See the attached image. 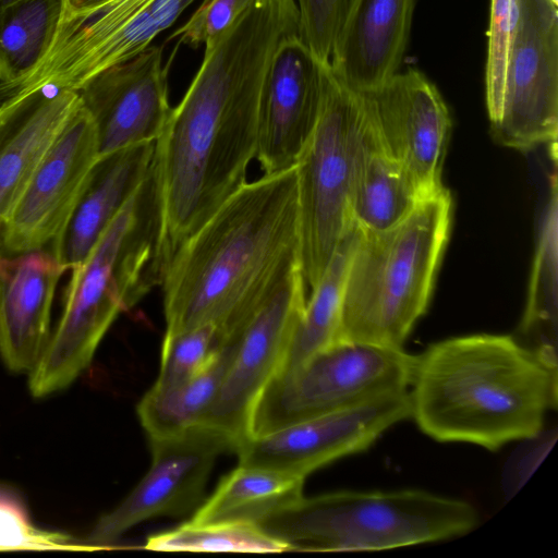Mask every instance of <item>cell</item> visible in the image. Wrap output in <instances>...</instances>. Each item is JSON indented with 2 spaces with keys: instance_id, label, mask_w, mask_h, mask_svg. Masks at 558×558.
<instances>
[{
  "instance_id": "cell-2",
  "label": "cell",
  "mask_w": 558,
  "mask_h": 558,
  "mask_svg": "<svg viewBox=\"0 0 558 558\" xmlns=\"http://www.w3.org/2000/svg\"><path fill=\"white\" fill-rule=\"evenodd\" d=\"M299 265L294 167L246 182L178 248L160 283L166 333L210 324L227 340Z\"/></svg>"
},
{
  "instance_id": "cell-4",
  "label": "cell",
  "mask_w": 558,
  "mask_h": 558,
  "mask_svg": "<svg viewBox=\"0 0 558 558\" xmlns=\"http://www.w3.org/2000/svg\"><path fill=\"white\" fill-rule=\"evenodd\" d=\"M161 211L155 165L87 258L72 270L62 314L28 373L33 397L68 388L89 366L106 332L161 283Z\"/></svg>"
},
{
  "instance_id": "cell-19",
  "label": "cell",
  "mask_w": 558,
  "mask_h": 558,
  "mask_svg": "<svg viewBox=\"0 0 558 558\" xmlns=\"http://www.w3.org/2000/svg\"><path fill=\"white\" fill-rule=\"evenodd\" d=\"M417 0H350L329 65L350 88L369 94L402 64Z\"/></svg>"
},
{
  "instance_id": "cell-14",
  "label": "cell",
  "mask_w": 558,
  "mask_h": 558,
  "mask_svg": "<svg viewBox=\"0 0 558 558\" xmlns=\"http://www.w3.org/2000/svg\"><path fill=\"white\" fill-rule=\"evenodd\" d=\"M149 444L147 473L116 508L97 520L87 544L106 549L143 521L192 511L203 498L218 456L233 451L223 435L202 425L174 436L149 438Z\"/></svg>"
},
{
  "instance_id": "cell-22",
  "label": "cell",
  "mask_w": 558,
  "mask_h": 558,
  "mask_svg": "<svg viewBox=\"0 0 558 558\" xmlns=\"http://www.w3.org/2000/svg\"><path fill=\"white\" fill-rule=\"evenodd\" d=\"M421 198L404 168L384 146L366 96L352 166L351 221L362 232L384 231L404 219Z\"/></svg>"
},
{
  "instance_id": "cell-30",
  "label": "cell",
  "mask_w": 558,
  "mask_h": 558,
  "mask_svg": "<svg viewBox=\"0 0 558 558\" xmlns=\"http://www.w3.org/2000/svg\"><path fill=\"white\" fill-rule=\"evenodd\" d=\"M518 0H490L485 99L490 125L500 116L506 69L517 24Z\"/></svg>"
},
{
  "instance_id": "cell-26",
  "label": "cell",
  "mask_w": 558,
  "mask_h": 558,
  "mask_svg": "<svg viewBox=\"0 0 558 558\" xmlns=\"http://www.w3.org/2000/svg\"><path fill=\"white\" fill-rule=\"evenodd\" d=\"M548 199L533 269L527 302L517 338L524 344L557 352V259L558 196L557 174L550 175Z\"/></svg>"
},
{
  "instance_id": "cell-34",
  "label": "cell",
  "mask_w": 558,
  "mask_h": 558,
  "mask_svg": "<svg viewBox=\"0 0 558 558\" xmlns=\"http://www.w3.org/2000/svg\"><path fill=\"white\" fill-rule=\"evenodd\" d=\"M108 0H66L65 8L70 10H84L88 8L96 7L101 4Z\"/></svg>"
},
{
  "instance_id": "cell-21",
  "label": "cell",
  "mask_w": 558,
  "mask_h": 558,
  "mask_svg": "<svg viewBox=\"0 0 558 558\" xmlns=\"http://www.w3.org/2000/svg\"><path fill=\"white\" fill-rule=\"evenodd\" d=\"M156 141L99 155L57 244L68 270L81 266L155 162Z\"/></svg>"
},
{
  "instance_id": "cell-15",
  "label": "cell",
  "mask_w": 558,
  "mask_h": 558,
  "mask_svg": "<svg viewBox=\"0 0 558 558\" xmlns=\"http://www.w3.org/2000/svg\"><path fill=\"white\" fill-rule=\"evenodd\" d=\"M365 95L384 146L404 168L420 196L444 187L452 121L436 85L421 71L409 69Z\"/></svg>"
},
{
  "instance_id": "cell-1",
  "label": "cell",
  "mask_w": 558,
  "mask_h": 558,
  "mask_svg": "<svg viewBox=\"0 0 558 558\" xmlns=\"http://www.w3.org/2000/svg\"><path fill=\"white\" fill-rule=\"evenodd\" d=\"M292 35H299L295 0H253L204 44L202 63L156 140L163 272L182 243L246 183L269 65Z\"/></svg>"
},
{
  "instance_id": "cell-17",
  "label": "cell",
  "mask_w": 558,
  "mask_h": 558,
  "mask_svg": "<svg viewBox=\"0 0 558 558\" xmlns=\"http://www.w3.org/2000/svg\"><path fill=\"white\" fill-rule=\"evenodd\" d=\"M299 35L278 46L266 76L255 158L264 174L294 168L316 125L325 73Z\"/></svg>"
},
{
  "instance_id": "cell-8",
  "label": "cell",
  "mask_w": 558,
  "mask_h": 558,
  "mask_svg": "<svg viewBox=\"0 0 558 558\" xmlns=\"http://www.w3.org/2000/svg\"><path fill=\"white\" fill-rule=\"evenodd\" d=\"M194 1L108 0L84 10L64 8L38 64L0 83V102L43 88L77 92L99 72L150 46Z\"/></svg>"
},
{
  "instance_id": "cell-9",
  "label": "cell",
  "mask_w": 558,
  "mask_h": 558,
  "mask_svg": "<svg viewBox=\"0 0 558 558\" xmlns=\"http://www.w3.org/2000/svg\"><path fill=\"white\" fill-rule=\"evenodd\" d=\"M413 363L414 355L402 348L337 341L267 385L253 412L251 437L408 390Z\"/></svg>"
},
{
  "instance_id": "cell-32",
  "label": "cell",
  "mask_w": 558,
  "mask_h": 558,
  "mask_svg": "<svg viewBox=\"0 0 558 558\" xmlns=\"http://www.w3.org/2000/svg\"><path fill=\"white\" fill-rule=\"evenodd\" d=\"M299 36L317 60L329 63L350 0H295Z\"/></svg>"
},
{
  "instance_id": "cell-11",
  "label": "cell",
  "mask_w": 558,
  "mask_h": 558,
  "mask_svg": "<svg viewBox=\"0 0 558 558\" xmlns=\"http://www.w3.org/2000/svg\"><path fill=\"white\" fill-rule=\"evenodd\" d=\"M557 8L549 0H518L500 116L490 125L493 137L506 147H557Z\"/></svg>"
},
{
  "instance_id": "cell-33",
  "label": "cell",
  "mask_w": 558,
  "mask_h": 558,
  "mask_svg": "<svg viewBox=\"0 0 558 558\" xmlns=\"http://www.w3.org/2000/svg\"><path fill=\"white\" fill-rule=\"evenodd\" d=\"M252 1L203 0L190 19L177 28L169 39L178 38V45L198 47L229 27Z\"/></svg>"
},
{
  "instance_id": "cell-3",
  "label": "cell",
  "mask_w": 558,
  "mask_h": 558,
  "mask_svg": "<svg viewBox=\"0 0 558 558\" xmlns=\"http://www.w3.org/2000/svg\"><path fill=\"white\" fill-rule=\"evenodd\" d=\"M557 384L556 351L508 335L453 337L414 355L410 417L437 441L495 451L542 432Z\"/></svg>"
},
{
  "instance_id": "cell-27",
  "label": "cell",
  "mask_w": 558,
  "mask_h": 558,
  "mask_svg": "<svg viewBox=\"0 0 558 558\" xmlns=\"http://www.w3.org/2000/svg\"><path fill=\"white\" fill-rule=\"evenodd\" d=\"M66 0H21L0 11V83L33 70L47 51Z\"/></svg>"
},
{
  "instance_id": "cell-16",
  "label": "cell",
  "mask_w": 558,
  "mask_h": 558,
  "mask_svg": "<svg viewBox=\"0 0 558 558\" xmlns=\"http://www.w3.org/2000/svg\"><path fill=\"white\" fill-rule=\"evenodd\" d=\"M168 68L162 48L150 45L99 72L77 90L94 121L99 155L159 137L171 111Z\"/></svg>"
},
{
  "instance_id": "cell-5",
  "label": "cell",
  "mask_w": 558,
  "mask_h": 558,
  "mask_svg": "<svg viewBox=\"0 0 558 558\" xmlns=\"http://www.w3.org/2000/svg\"><path fill=\"white\" fill-rule=\"evenodd\" d=\"M444 186L400 222L362 232L351 257L339 339L401 349L427 310L452 219Z\"/></svg>"
},
{
  "instance_id": "cell-18",
  "label": "cell",
  "mask_w": 558,
  "mask_h": 558,
  "mask_svg": "<svg viewBox=\"0 0 558 558\" xmlns=\"http://www.w3.org/2000/svg\"><path fill=\"white\" fill-rule=\"evenodd\" d=\"M66 271L53 246L12 253L0 244V359L10 371L28 374L38 360Z\"/></svg>"
},
{
  "instance_id": "cell-24",
  "label": "cell",
  "mask_w": 558,
  "mask_h": 558,
  "mask_svg": "<svg viewBox=\"0 0 558 558\" xmlns=\"http://www.w3.org/2000/svg\"><path fill=\"white\" fill-rule=\"evenodd\" d=\"M359 235L360 229L352 223L339 242L323 277L306 300L277 376L293 371L313 354L338 341L345 282Z\"/></svg>"
},
{
  "instance_id": "cell-25",
  "label": "cell",
  "mask_w": 558,
  "mask_h": 558,
  "mask_svg": "<svg viewBox=\"0 0 558 558\" xmlns=\"http://www.w3.org/2000/svg\"><path fill=\"white\" fill-rule=\"evenodd\" d=\"M235 337L227 339L217 360L203 373L167 389L150 388L137 405L148 438L174 436L199 424L232 359Z\"/></svg>"
},
{
  "instance_id": "cell-28",
  "label": "cell",
  "mask_w": 558,
  "mask_h": 558,
  "mask_svg": "<svg viewBox=\"0 0 558 558\" xmlns=\"http://www.w3.org/2000/svg\"><path fill=\"white\" fill-rule=\"evenodd\" d=\"M145 548L170 551L282 553L288 543L266 533L258 524L186 522L173 530L148 536Z\"/></svg>"
},
{
  "instance_id": "cell-31",
  "label": "cell",
  "mask_w": 558,
  "mask_h": 558,
  "mask_svg": "<svg viewBox=\"0 0 558 558\" xmlns=\"http://www.w3.org/2000/svg\"><path fill=\"white\" fill-rule=\"evenodd\" d=\"M71 535L34 525L23 507L0 495V551L4 550H98Z\"/></svg>"
},
{
  "instance_id": "cell-7",
  "label": "cell",
  "mask_w": 558,
  "mask_h": 558,
  "mask_svg": "<svg viewBox=\"0 0 558 558\" xmlns=\"http://www.w3.org/2000/svg\"><path fill=\"white\" fill-rule=\"evenodd\" d=\"M366 96L327 66L316 125L298 161L300 262L306 291L317 286L353 223L349 195Z\"/></svg>"
},
{
  "instance_id": "cell-12",
  "label": "cell",
  "mask_w": 558,
  "mask_h": 558,
  "mask_svg": "<svg viewBox=\"0 0 558 558\" xmlns=\"http://www.w3.org/2000/svg\"><path fill=\"white\" fill-rule=\"evenodd\" d=\"M410 416L409 391L390 392L253 436L235 453L239 464L306 478L326 464L366 450L387 429Z\"/></svg>"
},
{
  "instance_id": "cell-29",
  "label": "cell",
  "mask_w": 558,
  "mask_h": 558,
  "mask_svg": "<svg viewBox=\"0 0 558 558\" xmlns=\"http://www.w3.org/2000/svg\"><path fill=\"white\" fill-rule=\"evenodd\" d=\"M225 343L221 331L210 324L166 333L159 373L151 388L167 389L203 373L217 360Z\"/></svg>"
},
{
  "instance_id": "cell-35",
  "label": "cell",
  "mask_w": 558,
  "mask_h": 558,
  "mask_svg": "<svg viewBox=\"0 0 558 558\" xmlns=\"http://www.w3.org/2000/svg\"><path fill=\"white\" fill-rule=\"evenodd\" d=\"M17 1H21V0H0V11Z\"/></svg>"
},
{
  "instance_id": "cell-23",
  "label": "cell",
  "mask_w": 558,
  "mask_h": 558,
  "mask_svg": "<svg viewBox=\"0 0 558 558\" xmlns=\"http://www.w3.org/2000/svg\"><path fill=\"white\" fill-rule=\"evenodd\" d=\"M304 481L289 473L239 464L219 482L190 522L259 524L302 498Z\"/></svg>"
},
{
  "instance_id": "cell-20",
  "label": "cell",
  "mask_w": 558,
  "mask_h": 558,
  "mask_svg": "<svg viewBox=\"0 0 558 558\" xmlns=\"http://www.w3.org/2000/svg\"><path fill=\"white\" fill-rule=\"evenodd\" d=\"M81 106L77 92L51 88L0 104V222Z\"/></svg>"
},
{
  "instance_id": "cell-13",
  "label": "cell",
  "mask_w": 558,
  "mask_h": 558,
  "mask_svg": "<svg viewBox=\"0 0 558 558\" xmlns=\"http://www.w3.org/2000/svg\"><path fill=\"white\" fill-rule=\"evenodd\" d=\"M98 157L94 121L81 106L0 222L1 246L12 253L54 247Z\"/></svg>"
},
{
  "instance_id": "cell-6",
  "label": "cell",
  "mask_w": 558,
  "mask_h": 558,
  "mask_svg": "<svg viewBox=\"0 0 558 558\" xmlns=\"http://www.w3.org/2000/svg\"><path fill=\"white\" fill-rule=\"evenodd\" d=\"M478 522L465 500L403 489L303 496L258 525L291 550L369 551L462 536Z\"/></svg>"
},
{
  "instance_id": "cell-10",
  "label": "cell",
  "mask_w": 558,
  "mask_h": 558,
  "mask_svg": "<svg viewBox=\"0 0 558 558\" xmlns=\"http://www.w3.org/2000/svg\"><path fill=\"white\" fill-rule=\"evenodd\" d=\"M301 265L233 333L235 345L221 385L198 425L223 435L233 452L251 437L255 405L280 372L294 328L306 304Z\"/></svg>"
}]
</instances>
